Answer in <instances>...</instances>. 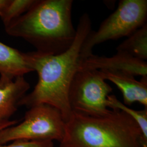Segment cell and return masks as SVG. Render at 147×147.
<instances>
[{
    "label": "cell",
    "mask_w": 147,
    "mask_h": 147,
    "mask_svg": "<svg viewBox=\"0 0 147 147\" xmlns=\"http://www.w3.org/2000/svg\"><path fill=\"white\" fill-rule=\"evenodd\" d=\"M0 147H54L53 141H16L9 144H0Z\"/></svg>",
    "instance_id": "14"
},
{
    "label": "cell",
    "mask_w": 147,
    "mask_h": 147,
    "mask_svg": "<svg viewBox=\"0 0 147 147\" xmlns=\"http://www.w3.org/2000/svg\"><path fill=\"white\" fill-rule=\"evenodd\" d=\"M32 71L26 53L0 42V75L16 78Z\"/></svg>",
    "instance_id": "10"
},
{
    "label": "cell",
    "mask_w": 147,
    "mask_h": 147,
    "mask_svg": "<svg viewBox=\"0 0 147 147\" xmlns=\"http://www.w3.org/2000/svg\"><path fill=\"white\" fill-rule=\"evenodd\" d=\"M73 4V0H36L25 13L5 27V32L25 40L37 52L62 53L70 47L76 34Z\"/></svg>",
    "instance_id": "2"
},
{
    "label": "cell",
    "mask_w": 147,
    "mask_h": 147,
    "mask_svg": "<svg viewBox=\"0 0 147 147\" xmlns=\"http://www.w3.org/2000/svg\"><path fill=\"white\" fill-rule=\"evenodd\" d=\"M7 1V0H0V9L5 5Z\"/></svg>",
    "instance_id": "15"
},
{
    "label": "cell",
    "mask_w": 147,
    "mask_h": 147,
    "mask_svg": "<svg viewBox=\"0 0 147 147\" xmlns=\"http://www.w3.org/2000/svg\"><path fill=\"white\" fill-rule=\"evenodd\" d=\"M113 88L101 76L99 70H79L69 91V102L73 112L90 117L110 113L107 97Z\"/></svg>",
    "instance_id": "6"
},
{
    "label": "cell",
    "mask_w": 147,
    "mask_h": 147,
    "mask_svg": "<svg viewBox=\"0 0 147 147\" xmlns=\"http://www.w3.org/2000/svg\"><path fill=\"white\" fill-rule=\"evenodd\" d=\"M89 15L81 16L73 43L67 50L58 55L37 51L26 53L28 63L38 76L37 84L31 93L21 99L19 105L28 109L47 104L57 109L66 123L73 114L69 102V91L81 62L82 44L92 30Z\"/></svg>",
    "instance_id": "1"
},
{
    "label": "cell",
    "mask_w": 147,
    "mask_h": 147,
    "mask_svg": "<svg viewBox=\"0 0 147 147\" xmlns=\"http://www.w3.org/2000/svg\"><path fill=\"white\" fill-rule=\"evenodd\" d=\"M30 88V84L24 76L11 78L0 75V127L14 125L19 123L10 119Z\"/></svg>",
    "instance_id": "8"
},
{
    "label": "cell",
    "mask_w": 147,
    "mask_h": 147,
    "mask_svg": "<svg viewBox=\"0 0 147 147\" xmlns=\"http://www.w3.org/2000/svg\"><path fill=\"white\" fill-rule=\"evenodd\" d=\"M79 70H107L147 78V62L121 51L111 57L93 54L80 62Z\"/></svg>",
    "instance_id": "7"
},
{
    "label": "cell",
    "mask_w": 147,
    "mask_h": 147,
    "mask_svg": "<svg viewBox=\"0 0 147 147\" xmlns=\"http://www.w3.org/2000/svg\"><path fill=\"white\" fill-rule=\"evenodd\" d=\"M105 80H109L116 85L123 95V104L131 106L139 102L147 108V78L137 81L135 76L129 74L99 70Z\"/></svg>",
    "instance_id": "9"
},
{
    "label": "cell",
    "mask_w": 147,
    "mask_h": 147,
    "mask_svg": "<svg viewBox=\"0 0 147 147\" xmlns=\"http://www.w3.org/2000/svg\"><path fill=\"white\" fill-rule=\"evenodd\" d=\"M147 0H121L116 11L100 24L96 31H90L80 51L81 61L93 55L95 45L110 40L129 37L146 24Z\"/></svg>",
    "instance_id": "4"
},
{
    "label": "cell",
    "mask_w": 147,
    "mask_h": 147,
    "mask_svg": "<svg viewBox=\"0 0 147 147\" xmlns=\"http://www.w3.org/2000/svg\"><path fill=\"white\" fill-rule=\"evenodd\" d=\"M117 51L126 53L132 57L146 61L147 59V24L127 37L117 48Z\"/></svg>",
    "instance_id": "11"
},
{
    "label": "cell",
    "mask_w": 147,
    "mask_h": 147,
    "mask_svg": "<svg viewBox=\"0 0 147 147\" xmlns=\"http://www.w3.org/2000/svg\"><path fill=\"white\" fill-rule=\"evenodd\" d=\"M8 127V126H4V127H0V131H1V130H2V129H5V128H6V127Z\"/></svg>",
    "instance_id": "16"
},
{
    "label": "cell",
    "mask_w": 147,
    "mask_h": 147,
    "mask_svg": "<svg viewBox=\"0 0 147 147\" xmlns=\"http://www.w3.org/2000/svg\"><path fill=\"white\" fill-rule=\"evenodd\" d=\"M36 0H7L0 9V18L5 27L28 11Z\"/></svg>",
    "instance_id": "13"
},
{
    "label": "cell",
    "mask_w": 147,
    "mask_h": 147,
    "mask_svg": "<svg viewBox=\"0 0 147 147\" xmlns=\"http://www.w3.org/2000/svg\"><path fill=\"white\" fill-rule=\"evenodd\" d=\"M65 122L57 109L47 104L29 108L19 124L0 131V144L16 141L60 142L65 132Z\"/></svg>",
    "instance_id": "5"
},
{
    "label": "cell",
    "mask_w": 147,
    "mask_h": 147,
    "mask_svg": "<svg viewBox=\"0 0 147 147\" xmlns=\"http://www.w3.org/2000/svg\"><path fill=\"white\" fill-rule=\"evenodd\" d=\"M59 143L60 147H146L136 122L118 110L101 117L73 112Z\"/></svg>",
    "instance_id": "3"
},
{
    "label": "cell",
    "mask_w": 147,
    "mask_h": 147,
    "mask_svg": "<svg viewBox=\"0 0 147 147\" xmlns=\"http://www.w3.org/2000/svg\"><path fill=\"white\" fill-rule=\"evenodd\" d=\"M107 106L110 110L123 111L136 122L142 133V140L147 147V108L142 110H135L124 105L114 95H109L107 99Z\"/></svg>",
    "instance_id": "12"
}]
</instances>
